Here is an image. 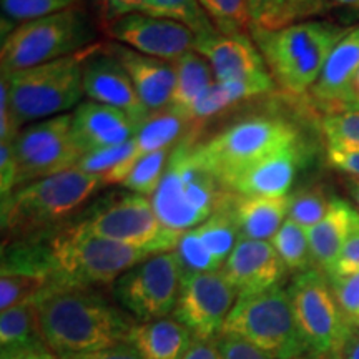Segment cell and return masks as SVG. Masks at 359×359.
Segmentation results:
<instances>
[{"mask_svg": "<svg viewBox=\"0 0 359 359\" xmlns=\"http://www.w3.org/2000/svg\"><path fill=\"white\" fill-rule=\"evenodd\" d=\"M37 302L45 346L60 358L120 346L137 326L92 288L50 285Z\"/></svg>", "mask_w": 359, "mask_h": 359, "instance_id": "6da1fadb", "label": "cell"}, {"mask_svg": "<svg viewBox=\"0 0 359 359\" xmlns=\"http://www.w3.org/2000/svg\"><path fill=\"white\" fill-rule=\"evenodd\" d=\"M102 187L100 177L72 168L15 188L2 198L4 243L58 228Z\"/></svg>", "mask_w": 359, "mask_h": 359, "instance_id": "7a4b0ae2", "label": "cell"}, {"mask_svg": "<svg viewBox=\"0 0 359 359\" xmlns=\"http://www.w3.org/2000/svg\"><path fill=\"white\" fill-rule=\"evenodd\" d=\"M230 193L201 161L198 143L188 138L175 145L167 172L150 200L165 226L185 233L217 213Z\"/></svg>", "mask_w": 359, "mask_h": 359, "instance_id": "3957f363", "label": "cell"}, {"mask_svg": "<svg viewBox=\"0 0 359 359\" xmlns=\"http://www.w3.org/2000/svg\"><path fill=\"white\" fill-rule=\"evenodd\" d=\"M346 30L331 22L303 20L280 30L253 27L251 39L275 83L293 95H302L316 85L327 57Z\"/></svg>", "mask_w": 359, "mask_h": 359, "instance_id": "277c9868", "label": "cell"}, {"mask_svg": "<svg viewBox=\"0 0 359 359\" xmlns=\"http://www.w3.org/2000/svg\"><path fill=\"white\" fill-rule=\"evenodd\" d=\"M52 268V285L93 286L115 285L128 269L154 253L93 235L80 223L58 226L47 241Z\"/></svg>", "mask_w": 359, "mask_h": 359, "instance_id": "5b68a950", "label": "cell"}, {"mask_svg": "<svg viewBox=\"0 0 359 359\" xmlns=\"http://www.w3.org/2000/svg\"><path fill=\"white\" fill-rule=\"evenodd\" d=\"M95 42L58 60L6 75L12 110L20 127L30 122L65 115L80 105L85 60L100 47Z\"/></svg>", "mask_w": 359, "mask_h": 359, "instance_id": "8992f818", "label": "cell"}, {"mask_svg": "<svg viewBox=\"0 0 359 359\" xmlns=\"http://www.w3.org/2000/svg\"><path fill=\"white\" fill-rule=\"evenodd\" d=\"M92 43L95 42L88 17L80 7L69 8L22 22L4 34L0 67L2 74H12L72 55Z\"/></svg>", "mask_w": 359, "mask_h": 359, "instance_id": "52a82bcc", "label": "cell"}, {"mask_svg": "<svg viewBox=\"0 0 359 359\" xmlns=\"http://www.w3.org/2000/svg\"><path fill=\"white\" fill-rule=\"evenodd\" d=\"M299 145L294 127L278 118L253 116L241 120L208 142L198 143L200 158L226 188L241 173L268 156Z\"/></svg>", "mask_w": 359, "mask_h": 359, "instance_id": "ba28073f", "label": "cell"}, {"mask_svg": "<svg viewBox=\"0 0 359 359\" xmlns=\"http://www.w3.org/2000/svg\"><path fill=\"white\" fill-rule=\"evenodd\" d=\"M222 334L248 341L275 359H294L308 351L296 326L288 290L281 286L240 296L224 321Z\"/></svg>", "mask_w": 359, "mask_h": 359, "instance_id": "9c48e42d", "label": "cell"}, {"mask_svg": "<svg viewBox=\"0 0 359 359\" xmlns=\"http://www.w3.org/2000/svg\"><path fill=\"white\" fill-rule=\"evenodd\" d=\"M288 294L308 351L318 358L339 354L353 333V325L341 311L325 273L318 268L299 273L291 281Z\"/></svg>", "mask_w": 359, "mask_h": 359, "instance_id": "30bf717a", "label": "cell"}, {"mask_svg": "<svg viewBox=\"0 0 359 359\" xmlns=\"http://www.w3.org/2000/svg\"><path fill=\"white\" fill-rule=\"evenodd\" d=\"M79 223L93 235L147 250L154 255L173 251L182 236V233L165 226L156 217L151 200L138 193H128L107 201Z\"/></svg>", "mask_w": 359, "mask_h": 359, "instance_id": "8fae6325", "label": "cell"}, {"mask_svg": "<svg viewBox=\"0 0 359 359\" xmlns=\"http://www.w3.org/2000/svg\"><path fill=\"white\" fill-rule=\"evenodd\" d=\"M183 269L175 251L158 253L128 269L114 285L116 302L143 321L167 318L175 311Z\"/></svg>", "mask_w": 359, "mask_h": 359, "instance_id": "7c38bea8", "label": "cell"}, {"mask_svg": "<svg viewBox=\"0 0 359 359\" xmlns=\"http://www.w3.org/2000/svg\"><path fill=\"white\" fill-rule=\"evenodd\" d=\"M13 148L19 163V187L77 168L83 156L72 133L70 114L40 120L24 128Z\"/></svg>", "mask_w": 359, "mask_h": 359, "instance_id": "4fadbf2b", "label": "cell"}, {"mask_svg": "<svg viewBox=\"0 0 359 359\" xmlns=\"http://www.w3.org/2000/svg\"><path fill=\"white\" fill-rule=\"evenodd\" d=\"M238 299L222 271L183 276L173 318L191 331L195 341H213Z\"/></svg>", "mask_w": 359, "mask_h": 359, "instance_id": "5bb4252c", "label": "cell"}, {"mask_svg": "<svg viewBox=\"0 0 359 359\" xmlns=\"http://www.w3.org/2000/svg\"><path fill=\"white\" fill-rule=\"evenodd\" d=\"M103 32L114 42L122 43L135 52L172 64L191 52L196 42V34L182 22L138 12L103 22Z\"/></svg>", "mask_w": 359, "mask_h": 359, "instance_id": "9a60e30c", "label": "cell"}, {"mask_svg": "<svg viewBox=\"0 0 359 359\" xmlns=\"http://www.w3.org/2000/svg\"><path fill=\"white\" fill-rule=\"evenodd\" d=\"M195 52L203 55L212 67L217 82H258L276 85L266 62L246 35H223L217 29L196 35Z\"/></svg>", "mask_w": 359, "mask_h": 359, "instance_id": "2e32d148", "label": "cell"}, {"mask_svg": "<svg viewBox=\"0 0 359 359\" xmlns=\"http://www.w3.org/2000/svg\"><path fill=\"white\" fill-rule=\"evenodd\" d=\"M83 92L90 102L122 110L140 125L151 115L138 97L125 67L109 50L107 43H102L85 60Z\"/></svg>", "mask_w": 359, "mask_h": 359, "instance_id": "e0dca14e", "label": "cell"}, {"mask_svg": "<svg viewBox=\"0 0 359 359\" xmlns=\"http://www.w3.org/2000/svg\"><path fill=\"white\" fill-rule=\"evenodd\" d=\"M285 263L271 241L240 238L224 262L222 273L240 296L258 294L280 286L286 275Z\"/></svg>", "mask_w": 359, "mask_h": 359, "instance_id": "ac0fdd59", "label": "cell"}, {"mask_svg": "<svg viewBox=\"0 0 359 359\" xmlns=\"http://www.w3.org/2000/svg\"><path fill=\"white\" fill-rule=\"evenodd\" d=\"M359 74V25L346 30L327 57L313 95L333 114L349 110L354 102V82Z\"/></svg>", "mask_w": 359, "mask_h": 359, "instance_id": "d6986e66", "label": "cell"}, {"mask_svg": "<svg viewBox=\"0 0 359 359\" xmlns=\"http://www.w3.org/2000/svg\"><path fill=\"white\" fill-rule=\"evenodd\" d=\"M140 123L125 111L97 102H85L72 114V133L83 155L132 140Z\"/></svg>", "mask_w": 359, "mask_h": 359, "instance_id": "ffe728a7", "label": "cell"}, {"mask_svg": "<svg viewBox=\"0 0 359 359\" xmlns=\"http://www.w3.org/2000/svg\"><path fill=\"white\" fill-rule=\"evenodd\" d=\"M107 47L125 67L143 105L151 114L168 109L175 88V65L172 62L143 55L116 42L107 43Z\"/></svg>", "mask_w": 359, "mask_h": 359, "instance_id": "44dd1931", "label": "cell"}, {"mask_svg": "<svg viewBox=\"0 0 359 359\" xmlns=\"http://www.w3.org/2000/svg\"><path fill=\"white\" fill-rule=\"evenodd\" d=\"M359 226V212L346 200L333 198L325 218L308 228L314 268L326 276L334 271L344 245Z\"/></svg>", "mask_w": 359, "mask_h": 359, "instance_id": "7402d4cb", "label": "cell"}, {"mask_svg": "<svg viewBox=\"0 0 359 359\" xmlns=\"http://www.w3.org/2000/svg\"><path fill=\"white\" fill-rule=\"evenodd\" d=\"M299 160V145L278 151L236 177L228 190L245 196H288L298 172Z\"/></svg>", "mask_w": 359, "mask_h": 359, "instance_id": "603a6c76", "label": "cell"}, {"mask_svg": "<svg viewBox=\"0 0 359 359\" xmlns=\"http://www.w3.org/2000/svg\"><path fill=\"white\" fill-rule=\"evenodd\" d=\"M219 210H226L231 215L241 238L268 241L288 218L290 195L271 198L245 196L231 191Z\"/></svg>", "mask_w": 359, "mask_h": 359, "instance_id": "cb8c5ba5", "label": "cell"}, {"mask_svg": "<svg viewBox=\"0 0 359 359\" xmlns=\"http://www.w3.org/2000/svg\"><path fill=\"white\" fill-rule=\"evenodd\" d=\"M193 343L191 331L175 318L140 323L128 341L143 359H185Z\"/></svg>", "mask_w": 359, "mask_h": 359, "instance_id": "d4e9b609", "label": "cell"}, {"mask_svg": "<svg viewBox=\"0 0 359 359\" xmlns=\"http://www.w3.org/2000/svg\"><path fill=\"white\" fill-rule=\"evenodd\" d=\"M45 346L39 321V302L19 304L2 311L0 316V348L2 359L25 358Z\"/></svg>", "mask_w": 359, "mask_h": 359, "instance_id": "484cf974", "label": "cell"}, {"mask_svg": "<svg viewBox=\"0 0 359 359\" xmlns=\"http://www.w3.org/2000/svg\"><path fill=\"white\" fill-rule=\"evenodd\" d=\"M175 65V88L170 109L188 122V115L195 103L215 83V75L208 60L198 52L191 50L180 57Z\"/></svg>", "mask_w": 359, "mask_h": 359, "instance_id": "4316f807", "label": "cell"}, {"mask_svg": "<svg viewBox=\"0 0 359 359\" xmlns=\"http://www.w3.org/2000/svg\"><path fill=\"white\" fill-rule=\"evenodd\" d=\"M275 85L271 83H258V82H217L206 90V93L195 103L188 122H196V120H206L212 116L222 114L236 103L248 100V98L263 95V93L271 92Z\"/></svg>", "mask_w": 359, "mask_h": 359, "instance_id": "83f0119b", "label": "cell"}, {"mask_svg": "<svg viewBox=\"0 0 359 359\" xmlns=\"http://www.w3.org/2000/svg\"><path fill=\"white\" fill-rule=\"evenodd\" d=\"M185 123H188L187 120L170 107L165 110L154 111L138 127L133 137L138 158L147 154H151V151L173 148L183 132Z\"/></svg>", "mask_w": 359, "mask_h": 359, "instance_id": "f1b7e54d", "label": "cell"}, {"mask_svg": "<svg viewBox=\"0 0 359 359\" xmlns=\"http://www.w3.org/2000/svg\"><path fill=\"white\" fill-rule=\"evenodd\" d=\"M130 12L182 22L196 35L215 29L198 0H137L127 13Z\"/></svg>", "mask_w": 359, "mask_h": 359, "instance_id": "f546056e", "label": "cell"}, {"mask_svg": "<svg viewBox=\"0 0 359 359\" xmlns=\"http://www.w3.org/2000/svg\"><path fill=\"white\" fill-rule=\"evenodd\" d=\"M269 241L275 246L278 257L281 258L288 271L299 275V273L314 268L308 230L299 226L293 219L286 218V222L281 224L280 230Z\"/></svg>", "mask_w": 359, "mask_h": 359, "instance_id": "4dcf8cb0", "label": "cell"}, {"mask_svg": "<svg viewBox=\"0 0 359 359\" xmlns=\"http://www.w3.org/2000/svg\"><path fill=\"white\" fill-rule=\"evenodd\" d=\"M52 276L45 273H2L0 276V309L39 299L50 288Z\"/></svg>", "mask_w": 359, "mask_h": 359, "instance_id": "1f68e13d", "label": "cell"}, {"mask_svg": "<svg viewBox=\"0 0 359 359\" xmlns=\"http://www.w3.org/2000/svg\"><path fill=\"white\" fill-rule=\"evenodd\" d=\"M215 29L223 35L251 37V22L246 0H198Z\"/></svg>", "mask_w": 359, "mask_h": 359, "instance_id": "d6a6232c", "label": "cell"}, {"mask_svg": "<svg viewBox=\"0 0 359 359\" xmlns=\"http://www.w3.org/2000/svg\"><path fill=\"white\" fill-rule=\"evenodd\" d=\"M173 148L151 151V154L140 156V158L135 161L133 167L130 168L127 177L123 178V182L120 185L132 193H138V195L150 198L156 188H158L165 172H167L168 160Z\"/></svg>", "mask_w": 359, "mask_h": 359, "instance_id": "836d02e7", "label": "cell"}, {"mask_svg": "<svg viewBox=\"0 0 359 359\" xmlns=\"http://www.w3.org/2000/svg\"><path fill=\"white\" fill-rule=\"evenodd\" d=\"M196 231L210 253L222 264L226 262L241 238L235 219L226 210H218L203 224L196 226Z\"/></svg>", "mask_w": 359, "mask_h": 359, "instance_id": "e575fe53", "label": "cell"}, {"mask_svg": "<svg viewBox=\"0 0 359 359\" xmlns=\"http://www.w3.org/2000/svg\"><path fill=\"white\" fill-rule=\"evenodd\" d=\"M173 251L177 253L180 264H182L183 276L222 271L223 268V264L210 253V250L201 241L196 228L182 233L177 248Z\"/></svg>", "mask_w": 359, "mask_h": 359, "instance_id": "d590c367", "label": "cell"}, {"mask_svg": "<svg viewBox=\"0 0 359 359\" xmlns=\"http://www.w3.org/2000/svg\"><path fill=\"white\" fill-rule=\"evenodd\" d=\"M331 201L333 198H330L321 187L303 188L290 195L288 218L308 230L325 218Z\"/></svg>", "mask_w": 359, "mask_h": 359, "instance_id": "8d00e7d4", "label": "cell"}, {"mask_svg": "<svg viewBox=\"0 0 359 359\" xmlns=\"http://www.w3.org/2000/svg\"><path fill=\"white\" fill-rule=\"evenodd\" d=\"M80 0H2L4 19L29 22L53 13L77 8Z\"/></svg>", "mask_w": 359, "mask_h": 359, "instance_id": "74e56055", "label": "cell"}, {"mask_svg": "<svg viewBox=\"0 0 359 359\" xmlns=\"http://www.w3.org/2000/svg\"><path fill=\"white\" fill-rule=\"evenodd\" d=\"M253 27L263 30H280L294 24L296 17L290 0H246Z\"/></svg>", "mask_w": 359, "mask_h": 359, "instance_id": "f35d334b", "label": "cell"}, {"mask_svg": "<svg viewBox=\"0 0 359 359\" xmlns=\"http://www.w3.org/2000/svg\"><path fill=\"white\" fill-rule=\"evenodd\" d=\"M327 147L359 148V110L331 114L323 120Z\"/></svg>", "mask_w": 359, "mask_h": 359, "instance_id": "ab89813d", "label": "cell"}, {"mask_svg": "<svg viewBox=\"0 0 359 359\" xmlns=\"http://www.w3.org/2000/svg\"><path fill=\"white\" fill-rule=\"evenodd\" d=\"M331 290L338 302L341 311L348 318L353 326L359 325V273L349 275H331Z\"/></svg>", "mask_w": 359, "mask_h": 359, "instance_id": "60d3db41", "label": "cell"}, {"mask_svg": "<svg viewBox=\"0 0 359 359\" xmlns=\"http://www.w3.org/2000/svg\"><path fill=\"white\" fill-rule=\"evenodd\" d=\"M217 348L222 359H275L268 353L250 344L248 341L236 338V336L219 334Z\"/></svg>", "mask_w": 359, "mask_h": 359, "instance_id": "b9f144b4", "label": "cell"}, {"mask_svg": "<svg viewBox=\"0 0 359 359\" xmlns=\"http://www.w3.org/2000/svg\"><path fill=\"white\" fill-rule=\"evenodd\" d=\"M19 187V163L13 142H0V193L4 196Z\"/></svg>", "mask_w": 359, "mask_h": 359, "instance_id": "7bdbcfd3", "label": "cell"}, {"mask_svg": "<svg viewBox=\"0 0 359 359\" xmlns=\"http://www.w3.org/2000/svg\"><path fill=\"white\" fill-rule=\"evenodd\" d=\"M22 132V127L12 110L11 93L6 75L0 79V142H15Z\"/></svg>", "mask_w": 359, "mask_h": 359, "instance_id": "ee69618b", "label": "cell"}, {"mask_svg": "<svg viewBox=\"0 0 359 359\" xmlns=\"http://www.w3.org/2000/svg\"><path fill=\"white\" fill-rule=\"evenodd\" d=\"M327 160L336 170L351 178H359V148L327 147Z\"/></svg>", "mask_w": 359, "mask_h": 359, "instance_id": "f6af8a7d", "label": "cell"}, {"mask_svg": "<svg viewBox=\"0 0 359 359\" xmlns=\"http://www.w3.org/2000/svg\"><path fill=\"white\" fill-rule=\"evenodd\" d=\"M349 273H359V226L344 245L334 271L331 275H349Z\"/></svg>", "mask_w": 359, "mask_h": 359, "instance_id": "bcb514c9", "label": "cell"}, {"mask_svg": "<svg viewBox=\"0 0 359 359\" xmlns=\"http://www.w3.org/2000/svg\"><path fill=\"white\" fill-rule=\"evenodd\" d=\"M62 359H143V358L135 351L132 344L125 343V344H120V346L100 349V351L67 354V356H62Z\"/></svg>", "mask_w": 359, "mask_h": 359, "instance_id": "7dc6e473", "label": "cell"}, {"mask_svg": "<svg viewBox=\"0 0 359 359\" xmlns=\"http://www.w3.org/2000/svg\"><path fill=\"white\" fill-rule=\"evenodd\" d=\"M290 2L298 22L321 15L331 7V0H290Z\"/></svg>", "mask_w": 359, "mask_h": 359, "instance_id": "c3c4849f", "label": "cell"}, {"mask_svg": "<svg viewBox=\"0 0 359 359\" xmlns=\"http://www.w3.org/2000/svg\"><path fill=\"white\" fill-rule=\"evenodd\" d=\"M137 0H100L103 22L125 15Z\"/></svg>", "mask_w": 359, "mask_h": 359, "instance_id": "681fc988", "label": "cell"}, {"mask_svg": "<svg viewBox=\"0 0 359 359\" xmlns=\"http://www.w3.org/2000/svg\"><path fill=\"white\" fill-rule=\"evenodd\" d=\"M185 359H222L213 341H195Z\"/></svg>", "mask_w": 359, "mask_h": 359, "instance_id": "f907efd6", "label": "cell"}, {"mask_svg": "<svg viewBox=\"0 0 359 359\" xmlns=\"http://www.w3.org/2000/svg\"><path fill=\"white\" fill-rule=\"evenodd\" d=\"M339 354L343 359H359V333L353 331Z\"/></svg>", "mask_w": 359, "mask_h": 359, "instance_id": "816d5d0a", "label": "cell"}, {"mask_svg": "<svg viewBox=\"0 0 359 359\" xmlns=\"http://www.w3.org/2000/svg\"><path fill=\"white\" fill-rule=\"evenodd\" d=\"M25 358L27 359H62L60 356H57L55 353H52L47 346H42V348L35 349V351L27 354Z\"/></svg>", "mask_w": 359, "mask_h": 359, "instance_id": "f5cc1de1", "label": "cell"}, {"mask_svg": "<svg viewBox=\"0 0 359 359\" xmlns=\"http://www.w3.org/2000/svg\"><path fill=\"white\" fill-rule=\"evenodd\" d=\"M348 190H349V193H351L354 203H356L358 208H359V178H351V177H349V180H348Z\"/></svg>", "mask_w": 359, "mask_h": 359, "instance_id": "db71d44e", "label": "cell"}, {"mask_svg": "<svg viewBox=\"0 0 359 359\" xmlns=\"http://www.w3.org/2000/svg\"><path fill=\"white\" fill-rule=\"evenodd\" d=\"M331 6H338L359 12V0H331Z\"/></svg>", "mask_w": 359, "mask_h": 359, "instance_id": "11a10c76", "label": "cell"}, {"mask_svg": "<svg viewBox=\"0 0 359 359\" xmlns=\"http://www.w3.org/2000/svg\"><path fill=\"white\" fill-rule=\"evenodd\" d=\"M356 100H359V74L356 77V82H354V102H356ZM353 103H351V105H353Z\"/></svg>", "mask_w": 359, "mask_h": 359, "instance_id": "9f6ffc18", "label": "cell"}, {"mask_svg": "<svg viewBox=\"0 0 359 359\" xmlns=\"http://www.w3.org/2000/svg\"><path fill=\"white\" fill-rule=\"evenodd\" d=\"M294 359H321V358L313 356V354H309V356H306V354H303V356H298V358H294Z\"/></svg>", "mask_w": 359, "mask_h": 359, "instance_id": "6f0895ef", "label": "cell"}, {"mask_svg": "<svg viewBox=\"0 0 359 359\" xmlns=\"http://www.w3.org/2000/svg\"><path fill=\"white\" fill-rule=\"evenodd\" d=\"M349 110H359V100H356L353 103L351 107H349Z\"/></svg>", "mask_w": 359, "mask_h": 359, "instance_id": "680465c9", "label": "cell"}, {"mask_svg": "<svg viewBox=\"0 0 359 359\" xmlns=\"http://www.w3.org/2000/svg\"><path fill=\"white\" fill-rule=\"evenodd\" d=\"M325 359H343V358H341V354H331V356H326Z\"/></svg>", "mask_w": 359, "mask_h": 359, "instance_id": "91938a15", "label": "cell"}, {"mask_svg": "<svg viewBox=\"0 0 359 359\" xmlns=\"http://www.w3.org/2000/svg\"><path fill=\"white\" fill-rule=\"evenodd\" d=\"M17 359H27V358H17Z\"/></svg>", "mask_w": 359, "mask_h": 359, "instance_id": "94428289", "label": "cell"}, {"mask_svg": "<svg viewBox=\"0 0 359 359\" xmlns=\"http://www.w3.org/2000/svg\"><path fill=\"white\" fill-rule=\"evenodd\" d=\"M358 327H359V325H358Z\"/></svg>", "mask_w": 359, "mask_h": 359, "instance_id": "6125c7cd", "label": "cell"}]
</instances>
